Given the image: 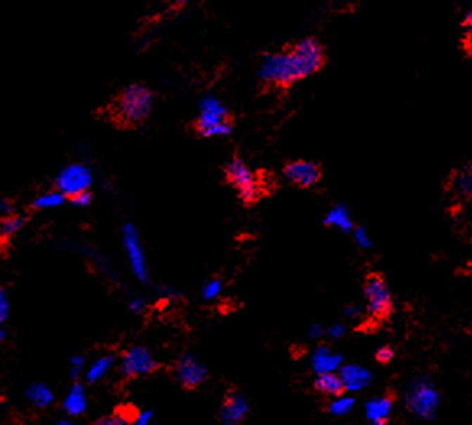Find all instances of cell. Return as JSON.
Returning a JSON list of instances; mask_svg holds the SVG:
<instances>
[{"label":"cell","instance_id":"6da1fadb","mask_svg":"<svg viewBox=\"0 0 472 425\" xmlns=\"http://www.w3.org/2000/svg\"><path fill=\"white\" fill-rule=\"evenodd\" d=\"M325 62V52L317 39L307 38L279 52L264 55L260 62V78L269 86L288 88L314 75Z\"/></svg>","mask_w":472,"mask_h":425},{"label":"cell","instance_id":"7a4b0ae2","mask_svg":"<svg viewBox=\"0 0 472 425\" xmlns=\"http://www.w3.org/2000/svg\"><path fill=\"white\" fill-rule=\"evenodd\" d=\"M151 107L153 93L145 85H130L114 101L113 115L117 124L135 127L150 115Z\"/></svg>","mask_w":472,"mask_h":425},{"label":"cell","instance_id":"3957f363","mask_svg":"<svg viewBox=\"0 0 472 425\" xmlns=\"http://www.w3.org/2000/svg\"><path fill=\"white\" fill-rule=\"evenodd\" d=\"M232 120L224 104L215 96H206L200 103V112L195 120V130L205 138L227 136L232 133Z\"/></svg>","mask_w":472,"mask_h":425},{"label":"cell","instance_id":"277c9868","mask_svg":"<svg viewBox=\"0 0 472 425\" xmlns=\"http://www.w3.org/2000/svg\"><path fill=\"white\" fill-rule=\"evenodd\" d=\"M226 181L237 192V195L245 204L257 203L263 197V183L255 171L241 157H232L226 166Z\"/></svg>","mask_w":472,"mask_h":425},{"label":"cell","instance_id":"5b68a950","mask_svg":"<svg viewBox=\"0 0 472 425\" xmlns=\"http://www.w3.org/2000/svg\"><path fill=\"white\" fill-rule=\"evenodd\" d=\"M364 294L369 302V313L376 323L388 322L393 315V297L388 282L378 271H370L364 277Z\"/></svg>","mask_w":472,"mask_h":425},{"label":"cell","instance_id":"8992f818","mask_svg":"<svg viewBox=\"0 0 472 425\" xmlns=\"http://www.w3.org/2000/svg\"><path fill=\"white\" fill-rule=\"evenodd\" d=\"M93 176L91 171L83 164H72L67 166L59 176H57V190H59L63 197L72 198L78 195V193L88 192L89 185H91Z\"/></svg>","mask_w":472,"mask_h":425},{"label":"cell","instance_id":"52a82bcc","mask_svg":"<svg viewBox=\"0 0 472 425\" xmlns=\"http://www.w3.org/2000/svg\"><path fill=\"white\" fill-rule=\"evenodd\" d=\"M159 369V364L148 353V349L134 348L125 353L122 362V374L127 379H138L141 375H150Z\"/></svg>","mask_w":472,"mask_h":425},{"label":"cell","instance_id":"ba28073f","mask_svg":"<svg viewBox=\"0 0 472 425\" xmlns=\"http://www.w3.org/2000/svg\"><path fill=\"white\" fill-rule=\"evenodd\" d=\"M284 177L299 188H310L320 181L321 171L312 161H291L284 166Z\"/></svg>","mask_w":472,"mask_h":425},{"label":"cell","instance_id":"9c48e42d","mask_svg":"<svg viewBox=\"0 0 472 425\" xmlns=\"http://www.w3.org/2000/svg\"><path fill=\"white\" fill-rule=\"evenodd\" d=\"M176 375L185 390H195L206 380L205 367L190 355H184L176 365Z\"/></svg>","mask_w":472,"mask_h":425},{"label":"cell","instance_id":"30bf717a","mask_svg":"<svg viewBox=\"0 0 472 425\" xmlns=\"http://www.w3.org/2000/svg\"><path fill=\"white\" fill-rule=\"evenodd\" d=\"M396 393L388 390L380 400H374L367 406V416L375 425H386L390 422L391 409L395 406Z\"/></svg>","mask_w":472,"mask_h":425},{"label":"cell","instance_id":"8fae6325","mask_svg":"<svg viewBox=\"0 0 472 425\" xmlns=\"http://www.w3.org/2000/svg\"><path fill=\"white\" fill-rule=\"evenodd\" d=\"M314 388L320 395L331 398H343L347 390L343 377L335 372H321L314 383Z\"/></svg>","mask_w":472,"mask_h":425},{"label":"cell","instance_id":"7c38bea8","mask_svg":"<svg viewBox=\"0 0 472 425\" xmlns=\"http://www.w3.org/2000/svg\"><path fill=\"white\" fill-rule=\"evenodd\" d=\"M247 414V404L238 395L229 393L224 400V406H222V421L227 425H236L245 417Z\"/></svg>","mask_w":472,"mask_h":425},{"label":"cell","instance_id":"4fadbf2b","mask_svg":"<svg viewBox=\"0 0 472 425\" xmlns=\"http://www.w3.org/2000/svg\"><path fill=\"white\" fill-rule=\"evenodd\" d=\"M25 223L26 219L20 214H8V216L0 219V245H7L10 239L23 228Z\"/></svg>","mask_w":472,"mask_h":425},{"label":"cell","instance_id":"5bb4252c","mask_svg":"<svg viewBox=\"0 0 472 425\" xmlns=\"http://www.w3.org/2000/svg\"><path fill=\"white\" fill-rule=\"evenodd\" d=\"M453 192L458 198H472V164L458 172L453 181Z\"/></svg>","mask_w":472,"mask_h":425},{"label":"cell","instance_id":"9a60e30c","mask_svg":"<svg viewBox=\"0 0 472 425\" xmlns=\"http://www.w3.org/2000/svg\"><path fill=\"white\" fill-rule=\"evenodd\" d=\"M67 198L62 195L59 190L56 192H51V193H46V195L39 197L38 200L33 203V208L34 209H44V208H54V207H59L63 202H65Z\"/></svg>","mask_w":472,"mask_h":425},{"label":"cell","instance_id":"2e32d148","mask_svg":"<svg viewBox=\"0 0 472 425\" xmlns=\"http://www.w3.org/2000/svg\"><path fill=\"white\" fill-rule=\"evenodd\" d=\"M326 223H330L333 225H338V228H341V229L351 228V221H349V216H347L346 209L341 208V207L335 208L330 214H328Z\"/></svg>","mask_w":472,"mask_h":425},{"label":"cell","instance_id":"e0dca14e","mask_svg":"<svg viewBox=\"0 0 472 425\" xmlns=\"http://www.w3.org/2000/svg\"><path fill=\"white\" fill-rule=\"evenodd\" d=\"M395 358V349L391 346H381V348L375 353V360L381 365H388Z\"/></svg>","mask_w":472,"mask_h":425},{"label":"cell","instance_id":"ac0fdd59","mask_svg":"<svg viewBox=\"0 0 472 425\" xmlns=\"http://www.w3.org/2000/svg\"><path fill=\"white\" fill-rule=\"evenodd\" d=\"M83 407H84L83 393L73 391V395L67 400V409L72 412H79V411H83Z\"/></svg>","mask_w":472,"mask_h":425},{"label":"cell","instance_id":"d6986e66","mask_svg":"<svg viewBox=\"0 0 472 425\" xmlns=\"http://www.w3.org/2000/svg\"><path fill=\"white\" fill-rule=\"evenodd\" d=\"M94 425H134L130 424L129 421H125V419H122L119 414H110V416H104L96 421Z\"/></svg>","mask_w":472,"mask_h":425},{"label":"cell","instance_id":"ffe728a7","mask_svg":"<svg viewBox=\"0 0 472 425\" xmlns=\"http://www.w3.org/2000/svg\"><path fill=\"white\" fill-rule=\"evenodd\" d=\"M109 362H110V359H103V360H99L98 364H94L91 372H89V380L93 381V380L99 379V377L103 375L104 372H106V369H108V367H109Z\"/></svg>","mask_w":472,"mask_h":425},{"label":"cell","instance_id":"44dd1931","mask_svg":"<svg viewBox=\"0 0 472 425\" xmlns=\"http://www.w3.org/2000/svg\"><path fill=\"white\" fill-rule=\"evenodd\" d=\"M68 202L75 204V207H87V204L91 203V193H89V190L78 193V195L68 198Z\"/></svg>","mask_w":472,"mask_h":425},{"label":"cell","instance_id":"7402d4cb","mask_svg":"<svg viewBox=\"0 0 472 425\" xmlns=\"http://www.w3.org/2000/svg\"><path fill=\"white\" fill-rule=\"evenodd\" d=\"M221 289V285H219V281H213V282H208V285H206L205 287V297L206 299H213L217 292H219Z\"/></svg>","mask_w":472,"mask_h":425},{"label":"cell","instance_id":"603a6c76","mask_svg":"<svg viewBox=\"0 0 472 425\" xmlns=\"http://www.w3.org/2000/svg\"><path fill=\"white\" fill-rule=\"evenodd\" d=\"M349 407H351V400H341V401H336L335 404H333L331 411L336 412V414H343V412H346Z\"/></svg>","mask_w":472,"mask_h":425},{"label":"cell","instance_id":"cb8c5ba5","mask_svg":"<svg viewBox=\"0 0 472 425\" xmlns=\"http://www.w3.org/2000/svg\"><path fill=\"white\" fill-rule=\"evenodd\" d=\"M464 25H466V28L469 30V33H472V7L468 10V13H466Z\"/></svg>","mask_w":472,"mask_h":425},{"label":"cell","instance_id":"d4e9b609","mask_svg":"<svg viewBox=\"0 0 472 425\" xmlns=\"http://www.w3.org/2000/svg\"><path fill=\"white\" fill-rule=\"evenodd\" d=\"M167 2H171L174 7H182V5H187L189 2H192V0H167Z\"/></svg>","mask_w":472,"mask_h":425},{"label":"cell","instance_id":"484cf974","mask_svg":"<svg viewBox=\"0 0 472 425\" xmlns=\"http://www.w3.org/2000/svg\"><path fill=\"white\" fill-rule=\"evenodd\" d=\"M468 51L472 54V33H469V38H468Z\"/></svg>","mask_w":472,"mask_h":425}]
</instances>
